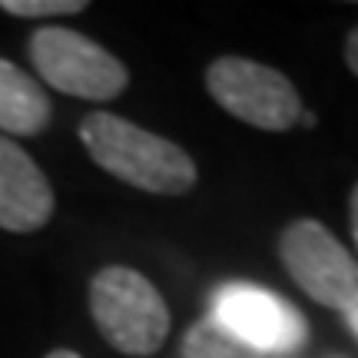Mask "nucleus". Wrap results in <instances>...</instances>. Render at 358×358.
Listing matches in <instances>:
<instances>
[{"label":"nucleus","instance_id":"nucleus-1","mask_svg":"<svg viewBox=\"0 0 358 358\" xmlns=\"http://www.w3.org/2000/svg\"><path fill=\"white\" fill-rule=\"evenodd\" d=\"M80 140L96 166L143 192L182 196L199 179V169L182 146L136 127L127 116L100 110L83 116Z\"/></svg>","mask_w":358,"mask_h":358},{"label":"nucleus","instance_id":"nucleus-2","mask_svg":"<svg viewBox=\"0 0 358 358\" xmlns=\"http://www.w3.org/2000/svg\"><path fill=\"white\" fill-rule=\"evenodd\" d=\"M90 312L100 335L123 355H153L169 335L166 302L159 289L136 268H100L90 282Z\"/></svg>","mask_w":358,"mask_h":358},{"label":"nucleus","instance_id":"nucleus-3","mask_svg":"<svg viewBox=\"0 0 358 358\" xmlns=\"http://www.w3.org/2000/svg\"><path fill=\"white\" fill-rule=\"evenodd\" d=\"M30 60L40 80L57 93L80 96V100H113L129 83L123 60L100 47L96 40L83 37L66 27H43L30 43Z\"/></svg>","mask_w":358,"mask_h":358},{"label":"nucleus","instance_id":"nucleus-4","mask_svg":"<svg viewBox=\"0 0 358 358\" xmlns=\"http://www.w3.org/2000/svg\"><path fill=\"white\" fill-rule=\"evenodd\" d=\"M206 90L226 113L268 133L292 129L302 116V100L292 80L275 66L256 64L245 57L213 60L206 66Z\"/></svg>","mask_w":358,"mask_h":358},{"label":"nucleus","instance_id":"nucleus-5","mask_svg":"<svg viewBox=\"0 0 358 358\" xmlns=\"http://www.w3.org/2000/svg\"><path fill=\"white\" fill-rule=\"evenodd\" d=\"M279 259L312 302L345 312L358 299V259L315 219H295L282 229Z\"/></svg>","mask_w":358,"mask_h":358},{"label":"nucleus","instance_id":"nucleus-6","mask_svg":"<svg viewBox=\"0 0 358 358\" xmlns=\"http://www.w3.org/2000/svg\"><path fill=\"white\" fill-rule=\"evenodd\" d=\"M222 325H229L243 342L262 355H292L306 345V315L292 308L282 295L252 282H226L213 292V308Z\"/></svg>","mask_w":358,"mask_h":358},{"label":"nucleus","instance_id":"nucleus-7","mask_svg":"<svg viewBox=\"0 0 358 358\" xmlns=\"http://www.w3.org/2000/svg\"><path fill=\"white\" fill-rule=\"evenodd\" d=\"M53 216V189L34 156L0 136V229L37 232Z\"/></svg>","mask_w":358,"mask_h":358},{"label":"nucleus","instance_id":"nucleus-8","mask_svg":"<svg viewBox=\"0 0 358 358\" xmlns=\"http://www.w3.org/2000/svg\"><path fill=\"white\" fill-rule=\"evenodd\" d=\"M50 96L17 64L0 57V129L13 136H37L50 123Z\"/></svg>","mask_w":358,"mask_h":358},{"label":"nucleus","instance_id":"nucleus-9","mask_svg":"<svg viewBox=\"0 0 358 358\" xmlns=\"http://www.w3.org/2000/svg\"><path fill=\"white\" fill-rule=\"evenodd\" d=\"M179 352L182 358H266L249 342H243L229 325H222L216 315H203L196 325H189Z\"/></svg>","mask_w":358,"mask_h":358},{"label":"nucleus","instance_id":"nucleus-10","mask_svg":"<svg viewBox=\"0 0 358 358\" xmlns=\"http://www.w3.org/2000/svg\"><path fill=\"white\" fill-rule=\"evenodd\" d=\"M0 10L13 17H66L87 10L83 0H0Z\"/></svg>","mask_w":358,"mask_h":358},{"label":"nucleus","instance_id":"nucleus-11","mask_svg":"<svg viewBox=\"0 0 358 358\" xmlns=\"http://www.w3.org/2000/svg\"><path fill=\"white\" fill-rule=\"evenodd\" d=\"M345 64H348V70L358 77V27L348 34V40H345Z\"/></svg>","mask_w":358,"mask_h":358},{"label":"nucleus","instance_id":"nucleus-12","mask_svg":"<svg viewBox=\"0 0 358 358\" xmlns=\"http://www.w3.org/2000/svg\"><path fill=\"white\" fill-rule=\"evenodd\" d=\"M348 222H352V236H355V249H358V186L348 196Z\"/></svg>","mask_w":358,"mask_h":358},{"label":"nucleus","instance_id":"nucleus-13","mask_svg":"<svg viewBox=\"0 0 358 358\" xmlns=\"http://www.w3.org/2000/svg\"><path fill=\"white\" fill-rule=\"evenodd\" d=\"M342 315H345L348 329H352V332H355V338H358V299H355V302H352V306L345 308V312H342Z\"/></svg>","mask_w":358,"mask_h":358},{"label":"nucleus","instance_id":"nucleus-14","mask_svg":"<svg viewBox=\"0 0 358 358\" xmlns=\"http://www.w3.org/2000/svg\"><path fill=\"white\" fill-rule=\"evenodd\" d=\"M47 358H80V355L70 352V348H53V352H47Z\"/></svg>","mask_w":358,"mask_h":358},{"label":"nucleus","instance_id":"nucleus-15","mask_svg":"<svg viewBox=\"0 0 358 358\" xmlns=\"http://www.w3.org/2000/svg\"><path fill=\"white\" fill-rule=\"evenodd\" d=\"M299 123H302L306 129H312V127H315V113H308V110H302V116H299Z\"/></svg>","mask_w":358,"mask_h":358}]
</instances>
